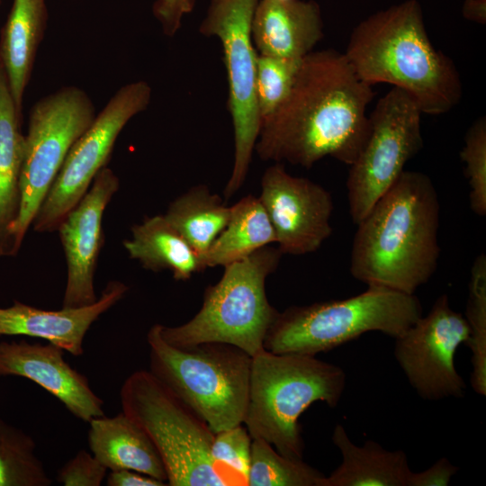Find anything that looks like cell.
<instances>
[{
	"instance_id": "obj_1",
	"label": "cell",
	"mask_w": 486,
	"mask_h": 486,
	"mask_svg": "<svg viewBox=\"0 0 486 486\" xmlns=\"http://www.w3.org/2000/svg\"><path fill=\"white\" fill-rule=\"evenodd\" d=\"M373 97L344 53L311 51L285 101L262 120L255 150L262 160L306 168L326 157L350 166L368 134Z\"/></svg>"
},
{
	"instance_id": "obj_2",
	"label": "cell",
	"mask_w": 486,
	"mask_h": 486,
	"mask_svg": "<svg viewBox=\"0 0 486 486\" xmlns=\"http://www.w3.org/2000/svg\"><path fill=\"white\" fill-rule=\"evenodd\" d=\"M439 223L431 178L404 170L356 224L350 274L367 286L414 294L436 270Z\"/></svg>"
},
{
	"instance_id": "obj_3",
	"label": "cell",
	"mask_w": 486,
	"mask_h": 486,
	"mask_svg": "<svg viewBox=\"0 0 486 486\" xmlns=\"http://www.w3.org/2000/svg\"><path fill=\"white\" fill-rule=\"evenodd\" d=\"M344 55L361 80L407 92L422 113H446L462 99L460 74L430 41L418 0H405L361 21Z\"/></svg>"
},
{
	"instance_id": "obj_4",
	"label": "cell",
	"mask_w": 486,
	"mask_h": 486,
	"mask_svg": "<svg viewBox=\"0 0 486 486\" xmlns=\"http://www.w3.org/2000/svg\"><path fill=\"white\" fill-rule=\"evenodd\" d=\"M346 384L341 367L316 356L262 349L252 356L243 424L252 438L268 442L285 457L302 460L305 445L299 418L316 401L335 408Z\"/></svg>"
},
{
	"instance_id": "obj_5",
	"label": "cell",
	"mask_w": 486,
	"mask_h": 486,
	"mask_svg": "<svg viewBox=\"0 0 486 486\" xmlns=\"http://www.w3.org/2000/svg\"><path fill=\"white\" fill-rule=\"evenodd\" d=\"M421 316L415 294L368 286L346 299L292 306L279 312L263 346L275 354L316 356L371 331L396 338Z\"/></svg>"
},
{
	"instance_id": "obj_6",
	"label": "cell",
	"mask_w": 486,
	"mask_h": 486,
	"mask_svg": "<svg viewBox=\"0 0 486 486\" xmlns=\"http://www.w3.org/2000/svg\"><path fill=\"white\" fill-rule=\"evenodd\" d=\"M149 371L218 432L244 422L252 356L237 346L202 342L184 347L166 343L159 324L147 334Z\"/></svg>"
},
{
	"instance_id": "obj_7",
	"label": "cell",
	"mask_w": 486,
	"mask_h": 486,
	"mask_svg": "<svg viewBox=\"0 0 486 486\" xmlns=\"http://www.w3.org/2000/svg\"><path fill=\"white\" fill-rule=\"evenodd\" d=\"M282 255L266 246L224 266L219 282L206 287L202 305L190 320L176 327L159 324L163 339L177 347L223 342L251 356L264 349L266 332L279 313L267 299L266 281Z\"/></svg>"
},
{
	"instance_id": "obj_8",
	"label": "cell",
	"mask_w": 486,
	"mask_h": 486,
	"mask_svg": "<svg viewBox=\"0 0 486 486\" xmlns=\"http://www.w3.org/2000/svg\"><path fill=\"white\" fill-rule=\"evenodd\" d=\"M122 412L157 448L171 486L232 485L212 460L214 432L206 421L150 371L130 374L122 385Z\"/></svg>"
},
{
	"instance_id": "obj_9",
	"label": "cell",
	"mask_w": 486,
	"mask_h": 486,
	"mask_svg": "<svg viewBox=\"0 0 486 486\" xmlns=\"http://www.w3.org/2000/svg\"><path fill=\"white\" fill-rule=\"evenodd\" d=\"M88 94L74 86L40 99L31 109L20 176L19 212L9 228L15 255L69 149L95 118Z\"/></svg>"
},
{
	"instance_id": "obj_10",
	"label": "cell",
	"mask_w": 486,
	"mask_h": 486,
	"mask_svg": "<svg viewBox=\"0 0 486 486\" xmlns=\"http://www.w3.org/2000/svg\"><path fill=\"white\" fill-rule=\"evenodd\" d=\"M259 0H210L199 32L221 45L228 80V110L234 132V161L226 198L243 184L251 164L261 119L256 95L257 52L251 35Z\"/></svg>"
},
{
	"instance_id": "obj_11",
	"label": "cell",
	"mask_w": 486,
	"mask_h": 486,
	"mask_svg": "<svg viewBox=\"0 0 486 486\" xmlns=\"http://www.w3.org/2000/svg\"><path fill=\"white\" fill-rule=\"evenodd\" d=\"M421 110L405 91L392 87L368 116L364 144L349 166V213L357 224L422 148Z\"/></svg>"
},
{
	"instance_id": "obj_12",
	"label": "cell",
	"mask_w": 486,
	"mask_h": 486,
	"mask_svg": "<svg viewBox=\"0 0 486 486\" xmlns=\"http://www.w3.org/2000/svg\"><path fill=\"white\" fill-rule=\"evenodd\" d=\"M152 89L143 80L119 88L90 127L69 149L33 220L37 232L57 230L80 202L98 172L106 166L122 129L151 101Z\"/></svg>"
},
{
	"instance_id": "obj_13",
	"label": "cell",
	"mask_w": 486,
	"mask_h": 486,
	"mask_svg": "<svg viewBox=\"0 0 486 486\" xmlns=\"http://www.w3.org/2000/svg\"><path fill=\"white\" fill-rule=\"evenodd\" d=\"M469 335L464 316L451 308L447 294H442L425 317L394 338L395 359L419 397H464L466 384L456 370L454 356Z\"/></svg>"
},
{
	"instance_id": "obj_14",
	"label": "cell",
	"mask_w": 486,
	"mask_h": 486,
	"mask_svg": "<svg viewBox=\"0 0 486 486\" xmlns=\"http://www.w3.org/2000/svg\"><path fill=\"white\" fill-rule=\"evenodd\" d=\"M259 200L282 254L315 252L332 233L330 193L308 178L290 175L281 163L265 171Z\"/></svg>"
},
{
	"instance_id": "obj_15",
	"label": "cell",
	"mask_w": 486,
	"mask_h": 486,
	"mask_svg": "<svg viewBox=\"0 0 486 486\" xmlns=\"http://www.w3.org/2000/svg\"><path fill=\"white\" fill-rule=\"evenodd\" d=\"M119 187L120 180L114 172L107 166L102 168L57 230L67 263L63 308L90 305L98 299L94 277L104 243L103 216Z\"/></svg>"
},
{
	"instance_id": "obj_16",
	"label": "cell",
	"mask_w": 486,
	"mask_h": 486,
	"mask_svg": "<svg viewBox=\"0 0 486 486\" xmlns=\"http://www.w3.org/2000/svg\"><path fill=\"white\" fill-rule=\"evenodd\" d=\"M65 352L50 342L1 341L0 376H19L37 383L85 422L104 416L103 400L88 379L65 360Z\"/></svg>"
},
{
	"instance_id": "obj_17",
	"label": "cell",
	"mask_w": 486,
	"mask_h": 486,
	"mask_svg": "<svg viewBox=\"0 0 486 486\" xmlns=\"http://www.w3.org/2000/svg\"><path fill=\"white\" fill-rule=\"evenodd\" d=\"M129 287L110 281L94 303L79 308L49 310L14 301L0 307V336L38 338L54 344L72 356L84 354V339L92 324L120 302Z\"/></svg>"
},
{
	"instance_id": "obj_18",
	"label": "cell",
	"mask_w": 486,
	"mask_h": 486,
	"mask_svg": "<svg viewBox=\"0 0 486 486\" xmlns=\"http://www.w3.org/2000/svg\"><path fill=\"white\" fill-rule=\"evenodd\" d=\"M251 35L257 54L302 58L323 37L320 5L312 0H259Z\"/></svg>"
},
{
	"instance_id": "obj_19",
	"label": "cell",
	"mask_w": 486,
	"mask_h": 486,
	"mask_svg": "<svg viewBox=\"0 0 486 486\" xmlns=\"http://www.w3.org/2000/svg\"><path fill=\"white\" fill-rule=\"evenodd\" d=\"M88 446L108 470H133L167 483L163 461L147 434L122 411L89 422Z\"/></svg>"
},
{
	"instance_id": "obj_20",
	"label": "cell",
	"mask_w": 486,
	"mask_h": 486,
	"mask_svg": "<svg viewBox=\"0 0 486 486\" xmlns=\"http://www.w3.org/2000/svg\"><path fill=\"white\" fill-rule=\"evenodd\" d=\"M47 21L46 0H14L1 32L0 60L20 112Z\"/></svg>"
},
{
	"instance_id": "obj_21",
	"label": "cell",
	"mask_w": 486,
	"mask_h": 486,
	"mask_svg": "<svg viewBox=\"0 0 486 486\" xmlns=\"http://www.w3.org/2000/svg\"><path fill=\"white\" fill-rule=\"evenodd\" d=\"M331 440L342 462L325 477L324 486H407L411 470L404 451L386 450L374 440L357 446L341 424L334 428Z\"/></svg>"
},
{
	"instance_id": "obj_22",
	"label": "cell",
	"mask_w": 486,
	"mask_h": 486,
	"mask_svg": "<svg viewBox=\"0 0 486 486\" xmlns=\"http://www.w3.org/2000/svg\"><path fill=\"white\" fill-rule=\"evenodd\" d=\"M23 152L21 112L15 104L0 60V256H12L9 228L20 208Z\"/></svg>"
},
{
	"instance_id": "obj_23",
	"label": "cell",
	"mask_w": 486,
	"mask_h": 486,
	"mask_svg": "<svg viewBox=\"0 0 486 486\" xmlns=\"http://www.w3.org/2000/svg\"><path fill=\"white\" fill-rule=\"evenodd\" d=\"M130 258L148 270H170L176 281H187L203 271L199 253L164 215L146 218L131 228V238L123 241Z\"/></svg>"
},
{
	"instance_id": "obj_24",
	"label": "cell",
	"mask_w": 486,
	"mask_h": 486,
	"mask_svg": "<svg viewBox=\"0 0 486 486\" xmlns=\"http://www.w3.org/2000/svg\"><path fill=\"white\" fill-rule=\"evenodd\" d=\"M275 242L273 225L262 202L248 195L230 206L226 227L200 256L202 268L224 267Z\"/></svg>"
},
{
	"instance_id": "obj_25",
	"label": "cell",
	"mask_w": 486,
	"mask_h": 486,
	"mask_svg": "<svg viewBox=\"0 0 486 486\" xmlns=\"http://www.w3.org/2000/svg\"><path fill=\"white\" fill-rule=\"evenodd\" d=\"M230 215V207L218 194L198 184L175 199L164 216L201 256L224 230Z\"/></svg>"
},
{
	"instance_id": "obj_26",
	"label": "cell",
	"mask_w": 486,
	"mask_h": 486,
	"mask_svg": "<svg viewBox=\"0 0 486 486\" xmlns=\"http://www.w3.org/2000/svg\"><path fill=\"white\" fill-rule=\"evenodd\" d=\"M34 439L0 418V486H50Z\"/></svg>"
},
{
	"instance_id": "obj_27",
	"label": "cell",
	"mask_w": 486,
	"mask_h": 486,
	"mask_svg": "<svg viewBox=\"0 0 486 486\" xmlns=\"http://www.w3.org/2000/svg\"><path fill=\"white\" fill-rule=\"evenodd\" d=\"M325 477L303 460L285 457L268 442L253 438L247 485L324 486Z\"/></svg>"
},
{
	"instance_id": "obj_28",
	"label": "cell",
	"mask_w": 486,
	"mask_h": 486,
	"mask_svg": "<svg viewBox=\"0 0 486 486\" xmlns=\"http://www.w3.org/2000/svg\"><path fill=\"white\" fill-rule=\"evenodd\" d=\"M470 335L465 344L472 351L471 386L486 395V256H477L471 268L464 316Z\"/></svg>"
},
{
	"instance_id": "obj_29",
	"label": "cell",
	"mask_w": 486,
	"mask_h": 486,
	"mask_svg": "<svg viewBox=\"0 0 486 486\" xmlns=\"http://www.w3.org/2000/svg\"><path fill=\"white\" fill-rule=\"evenodd\" d=\"M302 58L257 54L256 95L261 122L272 115L287 98Z\"/></svg>"
},
{
	"instance_id": "obj_30",
	"label": "cell",
	"mask_w": 486,
	"mask_h": 486,
	"mask_svg": "<svg viewBox=\"0 0 486 486\" xmlns=\"http://www.w3.org/2000/svg\"><path fill=\"white\" fill-rule=\"evenodd\" d=\"M460 158L470 185L472 211L486 215V118H478L468 129Z\"/></svg>"
},
{
	"instance_id": "obj_31",
	"label": "cell",
	"mask_w": 486,
	"mask_h": 486,
	"mask_svg": "<svg viewBox=\"0 0 486 486\" xmlns=\"http://www.w3.org/2000/svg\"><path fill=\"white\" fill-rule=\"evenodd\" d=\"M252 440L242 423L215 432L211 446V455L214 463L220 468L230 469L238 474L244 485H247Z\"/></svg>"
},
{
	"instance_id": "obj_32",
	"label": "cell",
	"mask_w": 486,
	"mask_h": 486,
	"mask_svg": "<svg viewBox=\"0 0 486 486\" xmlns=\"http://www.w3.org/2000/svg\"><path fill=\"white\" fill-rule=\"evenodd\" d=\"M107 470L92 453L80 450L58 470L57 480L64 486H100Z\"/></svg>"
},
{
	"instance_id": "obj_33",
	"label": "cell",
	"mask_w": 486,
	"mask_h": 486,
	"mask_svg": "<svg viewBox=\"0 0 486 486\" xmlns=\"http://www.w3.org/2000/svg\"><path fill=\"white\" fill-rule=\"evenodd\" d=\"M194 5L195 0H156L152 13L163 33L174 37L181 28L183 18L194 11Z\"/></svg>"
},
{
	"instance_id": "obj_34",
	"label": "cell",
	"mask_w": 486,
	"mask_h": 486,
	"mask_svg": "<svg viewBox=\"0 0 486 486\" xmlns=\"http://www.w3.org/2000/svg\"><path fill=\"white\" fill-rule=\"evenodd\" d=\"M459 471L446 457H441L428 469L411 472L407 486H447Z\"/></svg>"
},
{
	"instance_id": "obj_35",
	"label": "cell",
	"mask_w": 486,
	"mask_h": 486,
	"mask_svg": "<svg viewBox=\"0 0 486 486\" xmlns=\"http://www.w3.org/2000/svg\"><path fill=\"white\" fill-rule=\"evenodd\" d=\"M108 486H165L166 482L160 481L145 473L133 470L110 471L106 475Z\"/></svg>"
},
{
	"instance_id": "obj_36",
	"label": "cell",
	"mask_w": 486,
	"mask_h": 486,
	"mask_svg": "<svg viewBox=\"0 0 486 486\" xmlns=\"http://www.w3.org/2000/svg\"><path fill=\"white\" fill-rule=\"evenodd\" d=\"M463 15L470 21L484 24L486 22V0H464Z\"/></svg>"
},
{
	"instance_id": "obj_37",
	"label": "cell",
	"mask_w": 486,
	"mask_h": 486,
	"mask_svg": "<svg viewBox=\"0 0 486 486\" xmlns=\"http://www.w3.org/2000/svg\"><path fill=\"white\" fill-rule=\"evenodd\" d=\"M0 4H1V0H0Z\"/></svg>"
}]
</instances>
